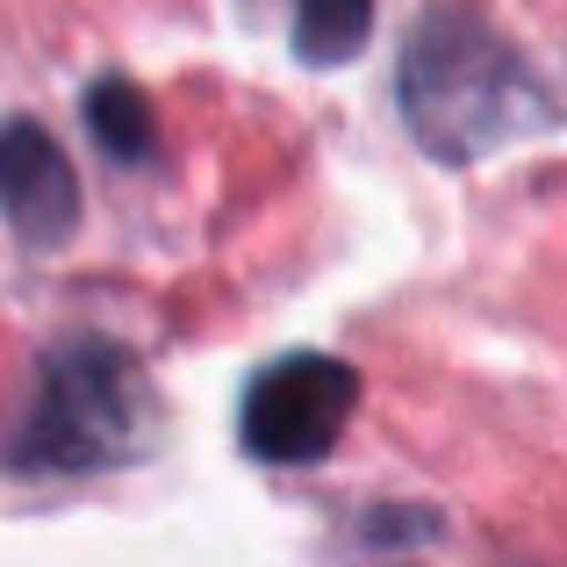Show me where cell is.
<instances>
[{
    "instance_id": "obj_6",
    "label": "cell",
    "mask_w": 567,
    "mask_h": 567,
    "mask_svg": "<svg viewBox=\"0 0 567 567\" xmlns=\"http://www.w3.org/2000/svg\"><path fill=\"white\" fill-rule=\"evenodd\" d=\"M374 37V0H295V51L302 65H346Z\"/></svg>"
},
{
    "instance_id": "obj_7",
    "label": "cell",
    "mask_w": 567,
    "mask_h": 567,
    "mask_svg": "<svg viewBox=\"0 0 567 567\" xmlns=\"http://www.w3.org/2000/svg\"><path fill=\"white\" fill-rule=\"evenodd\" d=\"M431 532H439L431 517H388V511H381L374 525H367V539H374V546H424Z\"/></svg>"
},
{
    "instance_id": "obj_2",
    "label": "cell",
    "mask_w": 567,
    "mask_h": 567,
    "mask_svg": "<svg viewBox=\"0 0 567 567\" xmlns=\"http://www.w3.org/2000/svg\"><path fill=\"white\" fill-rule=\"evenodd\" d=\"M152 445L144 374L109 338H65L37 367V402L8 445L14 474H94Z\"/></svg>"
},
{
    "instance_id": "obj_3",
    "label": "cell",
    "mask_w": 567,
    "mask_h": 567,
    "mask_svg": "<svg viewBox=\"0 0 567 567\" xmlns=\"http://www.w3.org/2000/svg\"><path fill=\"white\" fill-rule=\"evenodd\" d=\"M352 410H360V367L331 352H288L251 374L237 402V439L266 467H317L346 439Z\"/></svg>"
},
{
    "instance_id": "obj_5",
    "label": "cell",
    "mask_w": 567,
    "mask_h": 567,
    "mask_svg": "<svg viewBox=\"0 0 567 567\" xmlns=\"http://www.w3.org/2000/svg\"><path fill=\"white\" fill-rule=\"evenodd\" d=\"M86 130H94V144L115 166H152V152H158V115L144 101V86L123 80V72L86 86Z\"/></svg>"
},
{
    "instance_id": "obj_1",
    "label": "cell",
    "mask_w": 567,
    "mask_h": 567,
    "mask_svg": "<svg viewBox=\"0 0 567 567\" xmlns=\"http://www.w3.org/2000/svg\"><path fill=\"white\" fill-rule=\"evenodd\" d=\"M395 101L439 166H474L560 123V101L474 0H431L402 37Z\"/></svg>"
},
{
    "instance_id": "obj_4",
    "label": "cell",
    "mask_w": 567,
    "mask_h": 567,
    "mask_svg": "<svg viewBox=\"0 0 567 567\" xmlns=\"http://www.w3.org/2000/svg\"><path fill=\"white\" fill-rule=\"evenodd\" d=\"M0 208H8L14 237L43 251L80 230V181H72L58 137L29 115L0 123Z\"/></svg>"
}]
</instances>
